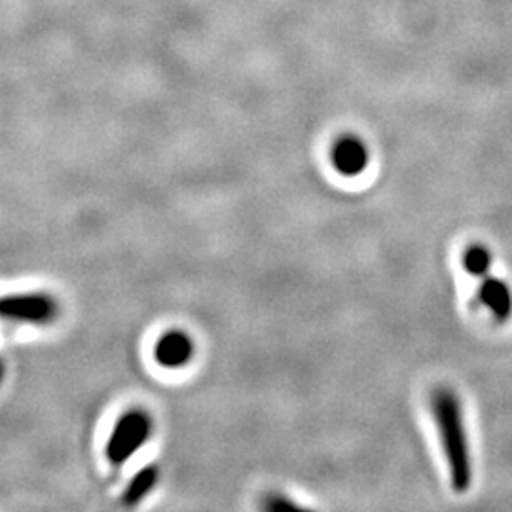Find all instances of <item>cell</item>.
<instances>
[{"label":"cell","mask_w":512,"mask_h":512,"mask_svg":"<svg viewBox=\"0 0 512 512\" xmlns=\"http://www.w3.org/2000/svg\"><path fill=\"white\" fill-rule=\"evenodd\" d=\"M433 414L448 461L452 486L456 492H465L473 482V465L463 423V408L458 397L450 389H439L433 395Z\"/></svg>","instance_id":"obj_1"},{"label":"cell","mask_w":512,"mask_h":512,"mask_svg":"<svg viewBox=\"0 0 512 512\" xmlns=\"http://www.w3.org/2000/svg\"><path fill=\"white\" fill-rule=\"evenodd\" d=\"M152 423L145 412H128L116 423L109 442H107V458L110 463L120 465L128 461L150 437Z\"/></svg>","instance_id":"obj_2"},{"label":"cell","mask_w":512,"mask_h":512,"mask_svg":"<svg viewBox=\"0 0 512 512\" xmlns=\"http://www.w3.org/2000/svg\"><path fill=\"white\" fill-rule=\"evenodd\" d=\"M57 315L54 298L40 293L10 294L0 298V317L21 323L44 325Z\"/></svg>","instance_id":"obj_3"},{"label":"cell","mask_w":512,"mask_h":512,"mask_svg":"<svg viewBox=\"0 0 512 512\" xmlns=\"http://www.w3.org/2000/svg\"><path fill=\"white\" fill-rule=\"evenodd\" d=\"M332 165L346 177L363 173L368 165V150L357 137H342L332 147Z\"/></svg>","instance_id":"obj_4"},{"label":"cell","mask_w":512,"mask_h":512,"mask_svg":"<svg viewBox=\"0 0 512 512\" xmlns=\"http://www.w3.org/2000/svg\"><path fill=\"white\" fill-rule=\"evenodd\" d=\"M480 279H482L478 289L480 302L488 308L497 321H507L512 313L511 287L494 275H484Z\"/></svg>","instance_id":"obj_5"},{"label":"cell","mask_w":512,"mask_h":512,"mask_svg":"<svg viewBox=\"0 0 512 512\" xmlns=\"http://www.w3.org/2000/svg\"><path fill=\"white\" fill-rule=\"evenodd\" d=\"M194 353V344L190 336L184 332L173 330L162 336L154 349V357L158 365L167 366V368H179L190 361Z\"/></svg>","instance_id":"obj_6"},{"label":"cell","mask_w":512,"mask_h":512,"mask_svg":"<svg viewBox=\"0 0 512 512\" xmlns=\"http://www.w3.org/2000/svg\"><path fill=\"white\" fill-rule=\"evenodd\" d=\"M156 482H158V467L148 465L145 469H141L137 475L131 478L128 488L124 490L122 503L128 507L141 503L150 494V490L156 486Z\"/></svg>","instance_id":"obj_7"},{"label":"cell","mask_w":512,"mask_h":512,"mask_svg":"<svg viewBox=\"0 0 512 512\" xmlns=\"http://www.w3.org/2000/svg\"><path fill=\"white\" fill-rule=\"evenodd\" d=\"M465 270L475 277H484L492 270V255L482 245H471L463 255Z\"/></svg>","instance_id":"obj_8"},{"label":"cell","mask_w":512,"mask_h":512,"mask_svg":"<svg viewBox=\"0 0 512 512\" xmlns=\"http://www.w3.org/2000/svg\"><path fill=\"white\" fill-rule=\"evenodd\" d=\"M266 507H268V509H279V507L294 509V503H289V501H281V499H274V501H272V503H268Z\"/></svg>","instance_id":"obj_9"}]
</instances>
